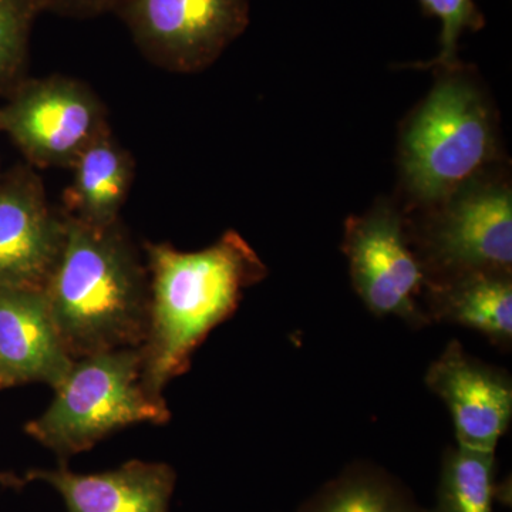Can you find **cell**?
Instances as JSON below:
<instances>
[{"mask_svg":"<svg viewBox=\"0 0 512 512\" xmlns=\"http://www.w3.org/2000/svg\"><path fill=\"white\" fill-rule=\"evenodd\" d=\"M43 289L73 360L143 346L150 311L147 265L120 221L97 227L66 215L62 251Z\"/></svg>","mask_w":512,"mask_h":512,"instance_id":"1","label":"cell"},{"mask_svg":"<svg viewBox=\"0 0 512 512\" xmlns=\"http://www.w3.org/2000/svg\"><path fill=\"white\" fill-rule=\"evenodd\" d=\"M150 311L141 346L144 375L163 394L174 377L187 372L192 353L211 330L237 311L244 292L268 275L254 248L227 231L197 252L147 242Z\"/></svg>","mask_w":512,"mask_h":512,"instance_id":"2","label":"cell"},{"mask_svg":"<svg viewBox=\"0 0 512 512\" xmlns=\"http://www.w3.org/2000/svg\"><path fill=\"white\" fill-rule=\"evenodd\" d=\"M171 414L163 394L144 375L141 348L109 350L73 362L45 413L26 433L60 458L90 450L136 424H165Z\"/></svg>","mask_w":512,"mask_h":512,"instance_id":"3","label":"cell"},{"mask_svg":"<svg viewBox=\"0 0 512 512\" xmlns=\"http://www.w3.org/2000/svg\"><path fill=\"white\" fill-rule=\"evenodd\" d=\"M451 69L404 127V185L427 207L466 187L495 153L493 113L476 83Z\"/></svg>","mask_w":512,"mask_h":512,"instance_id":"4","label":"cell"},{"mask_svg":"<svg viewBox=\"0 0 512 512\" xmlns=\"http://www.w3.org/2000/svg\"><path fill=\"white\" fill-rule=\"evenodd\" d=\"M106 104L73 77H26L0 106V131L32 167L72 168L77 157L110 130Z\"/></svg>","mask_w":512,"mask_h":512,"instance_id":"5","label":"cell"},{"mask_svg":"<svg viewBox=\"0 0 512 512\" xmlns=\"http://www.w3.org/2000/svg\"><path fill=\"white\" fill-rule=\"evenodd\" d=\"M116 15L148 62L202 72L249 25V0H126Z\"/></svg>","mask_w":512,"mask_h":512,"instance_id":"6","label":"cell"},{"mask_svg":"<svg viewBox=\"0 0 512 512\" xmlns=\"http://www.w3.org/2000/svg\"><path fill=\"white\" fill-rule=\"evenodd\" d=\"M343 252L353 288L376 316H399L420 328L430 322L417 299L429 288L426 266L417 258L400 215L379 205L345 225Z\"/></svg>","mask_w":512,"mask_h":512,"instance_id":"7","label":"cell"},{"mask_svg":"<svg viewBox=\"0 0 512 512\" xmlns=\"http://www.w3.org/2000/svg\"><path fill=\"white\" fill-rule=\"evenodd\" d=\"M436 210L424 247L441 279L473 272L511 275L512 195L507 185L470 183Z\"/></svg>","mask_w":512,"mask_h":512,"instance_id":"8","label":"cell"},{"mask_svg":"<svg viewBox=\"0 0 512 512\" xmlns=\"http://www.w3.org/2000/svg\"><path fill=\"white\" fill-rule=\"evenodd\" d=\"M66 235V214L47 200L35 167L0 175V289L45 288Z\"/></svg>","mask_w":512,"mask_h":512,"instance_id":"9","label":"cell"},{"mask_svg":"<svg viewBox=\"0 0 512 512\" xmlns=\"http://www.w3.org/2000/svg\"><path fill=\"white\" fill-rule=\"evenodd\" d=\"M426 384L447 404L457 446L495 451L512 417V383L503 370L468 355L451 340L427 370Z\"/></svg>","mask_w":512,"mask_h":512,"instance_id":"10","label":"cell"},{"mask_svg":"<svg viewBox=\"0 0 512 512\" xmlns=\"http://www.w3.org/2000/svg\"><path fill=\"white\" fill-rule=\"evenodd\" d=\"M74 360L64 348L43 288L0 289V390L62 383Z\"/></svg>","mask_w":512,"mask_h":512,"instance_id":"11","label":"cell"},{"mask_svg":"<svg viewBox=\"0 0 512 512\" xmlns=\"http://www.w3.org/2000/svg\"><path fill=\"white\" fill-rule=\"evenodd\" d=\"M26 481H43L62 495L67 512H170L174 468L133 460L114 470L77 474L66 464L29 471Z\"/></svg>","mask_w":512,"mask_h":512,"instance_id":"12","label":"cell"},{"mask_svg":"<svg viewBox=\"0 0 512 512\" xmlns=\"http://www.w3.org/2000/svg\"><path fill=\"white\" fill-rule=\"evenodd\" d=\"M72 183L64 192V214L87 225L120 221L133 185L136 164L113 131L107 130L77 157Z\"/></svg>","mask_w":512,"mask_h":512,"instance_id":"13","label":"cell"},{"mask_svg":"<svg viewBox=\"0 0 512 512\" xmlns=\"http://www.w3.org/2000/svg\"><path fill=\"white\" fill-rule=\"evenodd\" d=\"M429 320L456 323L477 330L500 348L512 342L511 275L473 272L430 282Z\"/></svg>","mask_w":512,"mask_h":512,"instance_id":"14","label":"cell"},{"mask_svg":"<svg viewBox=\"0 0 512 512\" xmlns=\"http://www.w3.org/2000/svg\"><path fill=\"white\" fill-rule=\"evenodd\" d=\"M296 512H429L400 478L356 461L316 490Z\"/></svg>","mask_w":512,"mask_h":512,"instance_id":"15","label":"cell"},{"mask_svg":"<svg viewBox=\"0 0 512 512\" xmlns=\"http://www.w3.org/2000/svg\"><path fill=\"white\" fill-rule=\"evenodd\" d=\"M495 451L447 448L441 460L436 503L429 512H494L501 490L495 483Z\"/></svg>","mask_w":512,"mask_h":512,"instance_id":"16","label":"cell"},{"mask_svg":"<svg viewBox=\"0 0 512 512\" xmlns=\"http://www.w3.org/2000/svg\"><path fill=\"white\" fill-rule=\"evenodd\" d=\"M40 13L37 0H0V96L26 79L30 35Z\"/></svg>","mask_w":512,"mask_h":512,"instance_id":"17","label":"cell"},{"mask_svg":"<svg viewBox=\"0 0 512 512\" xmlns=\"http://www.w3.org/2000/svg\"><path fill=\"white\" fill-rule=\"evenodd\" d=\"M427 16L441 22L440 53L424 67L456 69L458 39L466 30L478 32L485 26V18L474 0H419Z\"/></svg>","mask_w":512,"mask_h":512,"instance_id":"18","label":"cell"},{"mask_svg":"<svg viewBox=\"0 0 512 512\" xmlns=\"http://www.w3.org/2000/svg\"><path fill=\"white\" fill-rule=\"evenodd\" d=\"M42 12L56 13L64 18L90 19L116 13L126 0H37Z\"/></svg>","mask_w":512,"mask_h":512,"instance_id":"19","label":"cell"},{"mask_svg":"<svg viewBox=\"0 0 512 512\" xmlns=\"http://www.w3.org/2000/svg\"><path fill=\"white\" fill-rule=\"evenodd\" d=\"M26 483H28V481L23 480V478L12 476V474L0 473V484L6 485V487L19 488Z\"/></svg>","mask_w":512,"mask_h":512,"instance_id":"20","label":"cell"}]
</instances>
